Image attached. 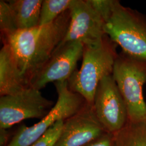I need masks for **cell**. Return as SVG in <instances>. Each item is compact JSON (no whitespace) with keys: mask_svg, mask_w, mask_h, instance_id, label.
Wrapping results in <instances>:
<instances>
[{"mask_svg":"<svg viewBox=\"0 0 146 146\" xmlns=\"http://www.w3.org/2000/svg\"><path fill=\"white\" fill-rule=\"evenodd\" d=\"M70 21L69 9L52 23L1 36L11 47L21 76L30 87L31 79L50 58L65 36Z\"/></svg>","mask_w":146,"mask_h":146,"instance_id":"1","label":"cell"},{"mask_svg":"<svg viewBox=\"0 0 146 146\" xmlns=\"http://www.w3.org/2000/svg\"><path fill=\"white\" fill-rule=\"evenodd\" d=\"M117 46L106 34L98 42L84 44L81 68L76 70L68 84L72 91L80 94L89 104H93L101 80L113 74L119 55Z\"/></svg>","mask_w":146,"mask_h":146,"instance_id":"2","label":"cell"},{"mask_svg":"<svg viewBox=\"0 0 146 146\" xmlns=\"http://www.w3.org/2000/svg\"><path fill=\"white\" fill-rule=\"evenodd\" d=\"M104 30L122 52L146 60V15L112 0Z\"/></svg>","mask_w":146,"mask_h":146,"instance_id":"3","label":"cell"},{"mask_svg":"<svg viewBox=\"0 0 146 146\" xmlns=\"http://www.w3.org/2000/svg\"><path fill=\"white\" fill-rule=\"evenodd\" d=\"M113 76L125 102L128 121L146 119V104L143 87L146 84V60L123 52L119 54Z\"/></svg>","mask_w":146,"mask_h":146,"instance_id":"4","label":"cell"},{"mask_svg":"<svg viewBox=\"0 0 146 146\" xmlns=\"http://www.w3.org/2000/svg\"><path fill=\"white\" fill-rule=\"evenodd\" d=\"M58 100L49 113L31 127L22 125L13 134L7 146H29L42 136L58 121H65L81 110L87 102L80 94L72 91L68 81L54 83Z\"/></svg>","mask_w":146,"mask_h":146,"instance_id":"5","label":"cell"},{"mask_svg":"<svg viewBox=\"0 0 146 146\" xmlns=\"http://www.w3.org/2000/svg\"><path fill=\"white\" fill-rule=\"evenodd\" d=\"M40 90L28 87L16 94L0 97V128L9 129L23 120H42L54 106Z\"/></svg>","mask_w":146,"mask_h":146,"instance_id":"6","label":"cell"},{"mask_svg":"<svg viewBox=\"0 0 146 146\" xmlns=\"http://www.w3.org/2000/svg\"><path fill=\"white\" fill-rule=\"evenodd\" d=\"M93 107L98 119L108 133L115 134L128 121L125 102L113 75L104 77L100 82Z\"/></svg>","mask_w":146,"mask_h":146,"instance_id":"7","label":"cell"},{"mask_svg":"<svg viewBox=\"0 0 146 146\" xmlns=\"http://www.w3.org/2000/svg\"><path fill=\"white\" fill-rule=\"evenodd\" d=\"M69 11L70 21L68 30L58 47L76 41L84 44L92 43L99 41L106 35L104 19L90 0H73Z\"/></svg>","mask_w":146,"mask_h":146,"instance_id":"8","label":"cell"},{"mask_svg":"<svg viewBox=\"0 0 146 146\" xmlns=\"http://www.w3.org/2000/svg\"><path fill=\"white\" fill-rule=\"evenodd\" d=\"M84 47L82 42L76 41L58 47L50 58L31 79L30 87L41 90L49 83L68 81L82 58Z\"/></svg>","mask_w":146,"mask_h":146,"instance_id":"9","label":"cell"},{"mask_svg":"<svg viewBox=\"0 0 146 146\" xmlns=\"http://www.w3.org/2000/svg\"><path fill=\"white\" fill-rule=\"evenodd\" d=\"M107 133L95 115L93 105L86 103L76 114L64 121L55 146H85Z\"/></svg>","mask_w":146,"mask_h":146,"instance_id":"10","label":"cell"},{"mask_svg":"<svg viewBox=\"0 0 146 146\" xmlns=\"http://www.w3.org/2000/svg\"><path fill=\"white\" fill-rule=\"evenodd\" d=\"M0 50V95L17 93L29 87L21 76L11 47L7 44Z\"/></svg>","mask_w":146,"mask_h":146,"instance_id":"11","label":"cell"},{"mask_svg":"<svg viewBox=\"0 0 146 146\" xmlns=\"http://www.w3.org/2000/svg\"><path fill=\"white\" fill-rule=\"evenodd\" d=\"M12 11L18 30H26L38 26L42 0L7 1Z\"/></svg>","mask_w":146,"mask_h":146,"instance_id":"12","label":"cell"},{"mask_svg":"<svg viewBox=\"0 0 146 146\" xmlns=\"http://www.w3.org/2000/svg\"><path fill=\"white\" fill-rule=\"evenodd\" d=\"M114 134L115 146H146V119L139 122L128 121Z\"/></svg>","mask_w":146,"mask_h":146,"instance_id":"13","label":"cell"},{"mask_svg":"<svg viewBox=\"0 0 146 146\" xmlns=\"http://www.w3.org/2000/svg\"><path fill=\"white\" fill-rule=\"evenodd\" d=\"M73 0H44L42 2L39 25H49L69 9Z\"/></svg>","mask_w":146,"mask_h":146,"instance_id":"14","label":"cell"},{"mask_svg":"<svg viewBox=\"0 0 146 146\" xmlns=\"http://www.w3.org/2000/svg\"><path fill=\"white\" fill-rule=\"evenodd\" d=\"M0 31L1 36L17 31L11 7L7 1H0Z\"/></svg>","mask_w":146,"mask_h":146,"instance_id":"15","label":"cell"},{"mask_svg":"<svg viewBox=\"0 0 146 146\" xmlns=\"http://www.w3.org/2000/svg\"><path fill=\"white\" fill-rule=\"evenodd\" d=\"M64 121H58L42 136L29 146H55L62 129Z\"/></svg>","mask_w":146,"mask_h":146,"instance_id":"16","label":"cell"},{"mask_svg":"<svg viewBox=\"0 0 146 146\" xmlns=\"http://www.w3.org/2000/svg\"><path fill=\"white\" fill-rule=\"evenodd\" d=\"M85 146H115L114 134L107 133Z\"/></svg>","mask_w":146,"mask_h":146,"instance_id":"17","label":"cell"},{"mask_svg":"<svg viewBox=\"0 0 146 146\" xmlns=\"http://www.w3.org/2000/svg\"><path fill=\"white\" fill-rule=\"evenodd\" d=\"M13 135L8 129L0 128V146H7L11 141Z\"/></svg>","mask_w":146,"mask_h":146,"instance_id":"18","label":"cell"}]
</instances>
